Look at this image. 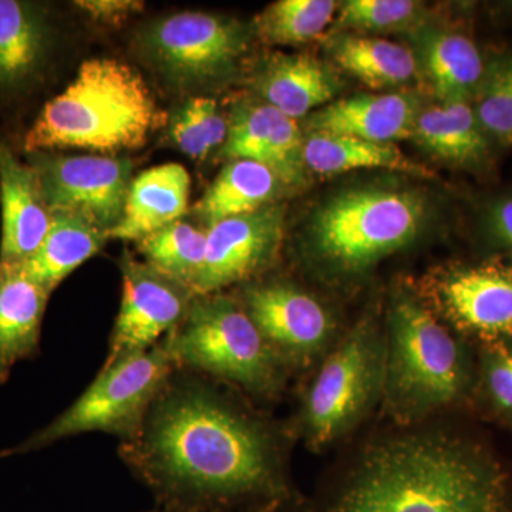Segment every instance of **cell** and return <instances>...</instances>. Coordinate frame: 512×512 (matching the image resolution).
Returning a JSON list of instances; mask_svg holds the SVG:
<instances>
[{
	"mask_svg": "<svg viewBox=\"0 0 512 512\" xmlns=\"http://www.w3.org/2000/svg\"><path fill=\"white\" fill-rule=\"evenodd\" d=\"M120 456L170 508L281 504L286 497L265 424L190 370H174Z\"/></svg>",
	"mask_w": 512,
	"mask_h": 512,
	"instance_id": "cell-1",
	"label": "cell"
},
{
	"mask_svg": "<svg viewBox=\"0 0 512 512\" xmlns=\"http://www.w3.org/2000/svg\"><path fill=\"white\" fill-rule=\"evenodd\" d=\"M323 512H512L507 477L466 441L443 433L369 448Z\"/></svg>",
	"mask_w": 512,
	"mask_h": 512,
	"instance_id": "cell-2",
	"label": "cell"
},
{
	"mask_svg": "<svg viewBox=\"0 0 512 512\" xmlns=\"http://www.w3.org/2000/svg\"><path fill=\"white\" fill-rule=\"evenodd\" d=\"M167 124L138 70L117 59L86 60L73 82L47 101L23 137V151L136 150Z\"/></svg>",
	"mask_w": 512,
	"mask_h": 512,
	"instance_id": "cell-3",
	"label": "cell"
},
{
	"mask_svg": "<svg viewBox=\"0 0 512 512\" xmlns=\"http://www.w3.org/2000/svg\"><path fill=\"white\" fill-rule=\"evenodd\" d=\"M161 345L177 366L272 397L282 384L281 357L228 296H194L180 325Z\"/></svg>",
	"mask_w": 512,
	"mask_h": 512,
	"instance_id": "cell-4",
	"label": "cell"
},
{
	"mask_svg": "<svg viewBox=\"0 0 512 512\" xmlns=\"http://www.w3.org/2000/svg\"><path fill=\"white\" fill-rule=\"evenodd\" d=\"M467 383L456 340L429 309L397 295L389 313L383 394L389 412L413 421L456 402Z\"/></svg>",
	"mask_w": 512,
	"mask_h": 512,
	"instance_id": "cell-5",
	"label": "cell"
},
{
	"mask_svg": "<svg viewBox=\"0 0 512 512\" xmlns=\"http://www.w3.org/2000/svg\"><path fill=\"white\" fill-rule=\"evenodd\" d=\"M426 202L412 191L356 188L316 212L313 251L342 274H362L419 235Z\"/></svg>",
	"mask_w": 512,
	"mask_h": 512,
	"instance_id": "cell-6",
	"label": "cell"
},
{
	"mask_svg": "<svg viewBox=\"0 0 512 512\" xmlns=\"http://www.w3.org/2000/svg\"><path fill=\"white\" fill-rule=\"evenodd\" d=\"M175 369L161 342L146 352L104 363L93 383L66 412L19 447L2 451L0 458L36 451L93 431L114 434L121 443L133 439Z\"/></svg>",
	"mask_w": 512,
	"mask_h": 512,
	"instance_id": "cell-7",
	"label": "cell"
},
{
	"mask_svg": "<svg viewBox=\"0 0 512 512\" xmlns=\"http://www.w3.org/2000/svg\"><path fill=\"white\" fill-rule=\"evenodd\" d=\"M386 348L375 326L362 322L323 363L306 392L302 427L313 447L348 433L383 392Z\"/></svg>",
	"mask_w": 512,
	"mask_h": 512,
	"instance_id": "cell-8",
	"label": "cell"
},
{
	"mask_svg": "<svg viewBox=\"0 0 512 512\" xmlns=\"http://www.w3.org/2000/svg\"><path fill=\"white\" fill-rule=\"evenodd\" d=\"M247 28L224 16L183 12L148 23L137 46L168 83L194 90L227 79L248 49Z\"/></svg>",
	"mask_w": 512,
	"mask_h": 512,
	"instance_id": "cell-9",
	"label": "cell"
},
{
	"mask_svg": "<svg viewBox=\"0 0 512 512\" xmlns=\"http://www.w3.org/2000/svg\"><path fill=\"white\" fill-rule=\"evenodd\" d=\"M35 168L52 214L83 218L106 232L123 217L133 163L110 156H63L53 151L25 153Z\"/></svg>",
	"mask_w": 512,
	"mask_h": 512,
	"instance_id": "cell-10",
	"label": "cell"
},
{
	"mask_svg": "<svg viewBox=\"0 0 512 512\" xmlns=\"http://www.w3.org/2000/svg\"><path fill=\"white\" fill-rule=\"evenodd\" d=\"M120 271L123 293L106 363L157 346L161 336L180 325L194 299L187 286L138 261L128 251L121 256Z\"/></svg>",
	"mask_w": 512,
	"mask_h": 512,
	"instance_id": "cell-11",
	"label": "cell"
},
{
	"mask_svg": "<svg viewBox=\"0 0 512 512\" xmlns=\"http://www.w3.org/2000/svg\"><path fill=\"white\" fill-rule=\"evenodd\" d=\"M282 235L284 208L278 205L210 225L204 266L192 295L220 293L261 274L278 255Z\"/></svg>",
	"mask_w": 512,
	"mask_h": 512,
	"instance_id": "cell-12",
	"label": "cell"
},
{
	"mask_svg": "<svg viewBox=\"0 0 512 512\" xmlns=\"http://www.w3.org/2000/svg\"><path fill=\"white\" fill-rule=\"evenodd\" d=\"M244 309L282 362H308L332 336L333 322L326 309L288 282L248 286Z\"/></svg>",
	"mask_w": 512,
	"mask_h": 512,
	"instance_id": "cell-13",
	"label": "cell"
},
{
	"mask_svg": "<svg viewBox=\"0 0 512 512\" xmlns=\"http://www.w3.org/2000/svg\"><path fill=\"white\" fill-rule=\"evenodd\" d=\"M220 154L228 160H251L265 165L289 187L301 185L308 171L305 137L296 120L264 101H247L235 107Z\"/></svg>",
	"mask_w": 512,
	"mask_h": 512,
	"instance_id": "cell-14",
	"label": "cell"
},
{
	"mask_svg": "<svg viewBox=\"0 0 512 512\" xmlns=\"http://www.w3.org/2000/svg\"><path fill=\"white\" fill-rule=\"evenodd\" d=\"M0 265H22L42 245L52 225L35 168L0 137Z\"/></svg>",
	"mask_w": 512,
	"mask_h": 512,
	"instance_id": "cell-15",
	"label": "cell"
},
{
	"mask_svg": "<svg viewBox=\"0 0 512 512\" xmlns=\"http://www.w3.org/2000/svg\"><path fill=\"white\" fill-rule=\"evenodd\" d=\"M53 50V26L45 5L0 0V94L18 99L45 76Z\"/></svg>",
	"mask_w": 512,
	"mask_h": 512,
	"instance_id": "cell-16",
	"label": "cell"
},
{
	"mask_svg": "<svg viewBox=\"0 0 512 512\" xmlns=\"http://www.w3.org/2000/svg\"><path fill=\"white\" fill-rule=\"evenodd\" d=\"M437 298L461 328L490 338L512 335L511 269L487 265L448 272Z\"/></svg>",
	"mask_w": 512,
	"mask_h": 512,
	"instance_id": "cell-17",
	"label": "cell"
},
{
	"mask_svg": "<svg viewBox=\"0 0 512 512\" xmlns=\"http://www.w3.org/2000/svg\"><path fill=\"white\" fill-rule=\"evenodd\" d=\"M417 116L416 100L407 94L363 93L313 111L306 127L311 133L346 134L375 143H392L412 137Z\"/></svg>",
	"mask_w": 512,
	"mask_h": 512,
	"instance_id": "cell-18",
	"label": "cell"
},
{
	"mask_svg": "<svg viewBox=\"0 0 512 512\" xmlns=\"http://www.w3.org/2000/svg\"><path fill=\"white\" fill-rule=\"evenodd\" d=\"M191 178L183 165L168 163L148 168L128 187L123 217L109 239L140 241L157 229L180 221L190 204Z\"/></svg>",
	"mask_w": 512,
	"mask_h": 512,
	"instance_id": "cell-19",
	"label": "cell"
},
{
	"mask_svg": "<svg viewBox=\"0 0 512 512\" xmlns=\"http://www.w3.org/2000/svg\"><path fill=\"white\" fill-rule=\"evenodd\" d=\"M50 295L20 265H0V384L16 363L39 352Z\"/></svg>",
	"mask_w": 512,
	"mask_h": 512,
	"instance_id": "cell-20",
	"label": "cell"
},
{
	"mask_svg": "<svg viewBox=\"0 0 512 512\" xmlns=\"http://www.w3.org/2000/svg\"><path fill=\"white\" fill-rule=\"evenodd\" d=\"M254 87L264 103L296 120L326 106L338 93L339 83L313 56L278 53L258 67Z\"/></svg>",
	"mask_w": 512,
	"mask_h": 512,
	"instance_id": "cell-21",
	"label": "cell"
},
{
	"mask_svg": "<svg viewBox=\"0 0 512 512\" xmlns=\"http://www.w3.org/2000/svg\"><path fill=\"white\" fill-rule=\"evenodd\" d=\"M107 239L106 232L83 218L53 214L42 245L20 268L36 284L52 293L79 266L99 254Z\"/></svg>",
	"mask_w": 512,
	"mask_h": 512,
	"instance_id": "cell-22",
	"label": "cell"
},
{
	"mask_svg": "<svg viewBox=\"0 0 512 512\" xmlns=\"http://www.w3.org/2000/svg\"><path fill=\"white\" fill-rule=\"evenodd\" d=\"M274 171L251 160H229L208 190L195 204L194 214L207 227L251 214L272 205L271 202L282 188Z\"/></svg>",
	"mask_w": 512,
	"mask_h": 512,
	"instance_id": "cell-23",
	"label": "cell"
},
{
	"mask_svg": "<svg viewBox=\"0 0 512 512\" xmlns=\"http://www.w3.org/2000/svg\"><path fill=\"white\" fill-rule=\"evenodd\" d=\"M423 64L443 103H468L484 76L483 57L468 37L436 32L424 37Z\"/></svg>",
	"mask_w": 512,
	"mask_h": 512,
	"instance_id": "cell-24",
	"label": "cell"
},
{
	"mask_svg": "<svg viewBox=\"0 0 512 512\" xmlns=\"http://www.w3.org/2000/svg\"><path fill=\"white\" fill-rule=\"evenodd\" d=\"M412 137L434 156L454 164L478 163L487 154V137L468 103H443L419 113Z\"/></svg>",
	"mask_w": 512,
	"mask_h": 512,
	"instance_id": "cell-25",
	"label": "cell"
},
{
	"mask_svg": "<svg viewBox=\"0 0 512 512\" xmlns=\"http://www.w3.org/2000/svg\"><path fill=\"white\" fill-rule=\"evenodd\" d=\"M305 163L319 174H338L360 168L419 170L393 143H375L335 133H309L305 138Z\"/></svg>",
	"mask_w": 512,
	"mask_h": 512,
	"instance_id": "cell-26",
	"label": "cell"
},
{
	"mask_svg": "<svg viewBox=\"0 0 512 512\" xmlns=\"http://www.w3.org/2000/svg\"><path fill=\"white\" fill-rule=\"evenodd\" d=\"M336 62L372 89L399 86L417 74V60L407 47L389 40L342 35L333 39Z\"/></svg>",
	"mask_w": 512,
	"mask_h": 512,
	"instance_id": "cell-27",
	"label": "cell"
},
{
	"mask_svg": "<svg viewBox=\"0 0 512 512\" xmlns=\"http://www.w3.org/2000/svg\"><path fill=\"white\" fill-rule=\"evenodd\" d=\"M144 262L192 292L207 252V229L183 220L157 229L138 241Z\"/></svg>",
	"mask_w": 512,
	"mask_h": 512,
	"instance_id": "cell-28",
	"label": "cell"
},
{
	"mask_svg": "<svg viewBox=\"0 0 512 512\" xmlns=\"http://www.w3.org/2000/svg\"><path fill=\"white\" fill-rule=\"evenodd\" d=\"M167 124L171 144L194 160H204L217 148L221 150L228 136L229 120L210 97L185 100L170 114Z\"/></svg>",
	"mask_w": 512,
	"mask_h": 512,
	"instance_id": "cell-29",
	"label": "cell"
},
{
	"mask_svg": "<svg viewBox=\"0 0 512 512\" xmlns=\"http://www.w3.org/2000/svg\"><path fill=\"white\" fill-rule=\"evenodd\" d=\"M336 8L333 0H279L256 18L255 30L266 42L299 45L322 33Z\"/></svg>",
	"mask_w": 512,
	"mask_h": 512,
	"instance_id": "cell-30",
	"label": "cell"
},
{
	"mask_svg": "<svg viewBox=\"0 0 512 512\" xmlns=\"http://www.w3.org/2000/svg\"><path fill=\"white\" fill-rule=\"evenodd\" d=\"M474 110L484 133L512 144V56L488 67L477 93Z\"/></svg>",
	"mask_w": 512,
	"mask_h": 512,
	"instance_id": "cell-31",
	"label": "cell"
},
{
	"mask_svg": "<svg viewBox=\"0 0 512 512\" xmlns=\"http://www.w3.org/2000/svg\"><path fill=\"white\" fill-rule=\"evenodd\" d=\"M419 9L413 0H349L343 3L340 22L359 29H397L412 22Z\"/></svg>",
	"mask_w": 512,
	"mask_h": 512,
	"instance_id": "cell-32",
	"label": "cell"
},
{
	"mask_svg": "<svg viewBox=\"0 0 512 512\" xmlns=\"http://www.w3.org/2000/svg\"><path fill=\"white\" fill-rule=\"evenodd\" d=\"M77 9L104 25H119L146 8L140 0H79Z\"/></svg>",
	"mask_w": 512,
	"mask_h": 512,
	"instance_id": "cell-33",
	"label": "cell"
},
{
	"mask_svg": "<svg viewBox=\"0 0 512 512\" xmlns=\"http://www.w3.org/2000/svg\"><path fill=\"white\" fill-rule=\"evenodd\" d=\"M487 383L495 404L512 412V350L498 353L490 360Z\"/></svg>",
	"mask_w": 512,
	"mask_h": 512,
	"instance_id": "cell-34",
	"label": "cell"
},
{
	"mask_svg": "<svg viewBox=\"0 0 512 512\" xmlns=\"http://www.w3.org/2000/svg\"><path fill=\"white\" fill-rule=\"evenodd\" d=\"M487 222L491 235L512 251V198L494 202L488 211Z\"/></svg>",
	"mask_w": 512,
	"mask_h": 512,
	"instance_id": "cell-35",
	"label": "cell"
},
{
	"mask_svg": "<svg viewBox=\"0 0 512 512\" xmlns=\"http://www.w3.org/2000/svg\"><path fill=\"white\" fill-rule=\"evenodd\" d=\"M279 507H281V504L266 505V507L259 508V510L256 512H276V511H278ZM154 512H205V511L181 510V508L167 507V508H165V510L154 511Z\"/></svg>",
	"mask_w": 512,
	"mask_h": 512,
	"instance_id": "cell-36",
	"label": "cell"
}]
</instances>
